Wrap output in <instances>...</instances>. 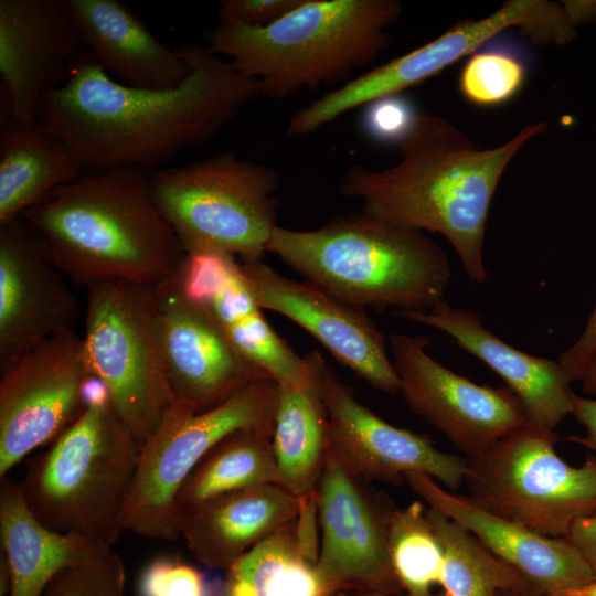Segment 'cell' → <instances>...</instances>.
<instances>
[{"instance_id": "6da1fadb", "label": "cell", "mask_w": 596, "mask_h": 596, "mask_svg": "<svg viewBox=\"0 0 596 596\" xmlns=\"http://www.w3.org/2000/svg\"><path fill=\"white\" fill-rule=\"evenodd\" d=\"M179 49L190 73L169 89L124 85L86 51L70 79L45 93L35 124L67 147L82 171L161 169L215 138L260 96L258 82L230 61L195 44Z\"/></svg>"}, {"instance_id": "7a4b0ae2", "label": "cell", "mask_w": 596, "mask_h": 596, "mask_svg": "<svg viewBox=\"0 0 596 596\" xmlns=\"http://www.w3.org/2000/svg\"><path fill=\"white\" fill-rule=\"evenodd\" d=\"M546 128L545 121L533 123L505 142L480 149L447 119L419 115L397 143L396 164L383 170L352 164L339 190L359 200L368 217L443 235L469 279L481 284L488 278L482 247L498 183L518 151Z\"/></svg>"}, {"instance_id": "3957f363", "label": "cell", "mask_w": 596, "mask_h": 596, "mask_svg": "<svg viewBox=\"0 0 596 596\" xmlns=\"http://www.w3.org/2000/svg\"><path fill=\"white\" fill-rule=\"evenodd\" d=\"M149 177L130 167L86 172L22 216L72 283L87 288L120 279L156 287L187 254L152 200Z\"/></svg>"}, {"instance_id": "277c9868", "label": "cell", "mask_w": 596, "mask_h": 596, "mask_svg": "<svg viewBox=\"0 0 596 596\" xmlns=\"http://www.w3.org/2000/svg\"><path fill=\"white\" fill-rule=\"evenodd\" d=\"M296 273L359 307L422 312L445 300L451 280L445 251L424 232L368 217H334L321 227L277 226L267 245Z\"/></svg>"}, {"instance_id": "5b68a950", "label": "cell", "mask_w": 596, "mask_h": 596, "mask_svg": "<svg viewBox=\"0 0 596 596\" xmlns=\"http://www.w3.org/2000/svg\"><path fill=\"white\" fill-rule=\"evenodd\" d=\"M397 0H304L266 28L219 23L206 49L258 82L262 96L281 99L322 85H343L392 43Z\"/></svg>"}, {"instance_id": "8992f818", "label": "cell", "mask_w": 596, "mask_h": 596, "mask_svg": "<svg viewBox=\"0 0 596 596\" xmlns=\"http://www.w3.org/2000/svg\"><path fill=\"white\" fill-rule=\"evenodd\" d=\"M76 419L26 462L19 482L32 513L49 529L113 547L141 447L116 415L106 387L92 377Z\"/></svg>"}, {"instance_id": "52a82bcc", "label": "cell", "mask_w": 596, "mask_h": 596, "mask_svg": "<svg viewBox=\"0 0 596 596\" xmlns=\"http://www.w3.org/2000/svg\"><path fill=\"white\" fill-rule=\"evenodd\" d=\"M275 170L233 152L149 177L152 200L185 254L214 251L263 258L277 224Z\"/></svg>"}, {"instance_id": "ba28073f", "label": "cell", "mask_w": 596, "mask_h": 596, "mask_svg": "<svg viewBox=\"0 0 596 596\" xmlns=\"http://www.w3.org/2000/svg\"><path fill=\"white\" fill-rule=\"evenodd\" d=\"M86 289L83 339L91 373L106 387L116 415L142 448L173 404L155 289L120 279Z\"/></svg>"}, {"instance_id": "9c48e42d", "label": "cell", "mask_w": 596, "mask_h": 596, "mask_svg": "<svg viewBox=\"0 0 596 596\" xmlns=\"http://www.w3.org/2000/svg\"><path fill=\"white\" fill-rule=\"evenodd\" d=\"M555 432L529 423L467 458L469 498L485 510L550 538L596 514V456L578 467L555 449Z\"/></svg>"}, {"instance_id": "30bf717a", "label": "cell", "mask_w": 596, "mask_h": 596, "mask_svg": "<svg viewBox=\"0 0 596 596\" xmlns=\"http://www.w3.org/2000/svg\"><path fill=\"white\" fill-rule=\"evenodd\" d=\"M278 383L256 380L202 413L172 404L141 448L123 512V530L148 539L180 538L175 500L182 483L219 441L238 429L274 432Z\"/></svg>"}, {"instance_id": "8fae6325", "label": "cell", "mask_w": 596, "mask_h": 596, "mask_svg": "<svg viewBox=\"0 0 596 596\" xmlns=\"http://www.w3.org/2000/svg\"><path fill=\"white\" fill-rule=\"evenodd\" d=\"M576 26L565 2L508 0L486 18L456 24L430 42L322 95L297 110L286 131L289 136L312 134L354 108L400 95L471 55L505 30L519 29L535 44L563 45L575 38Z\"/></svg>"}, {"instance_id": "7c38bea8", "label": "cell", "mask_w": 596, "mask_h": 596, "mask_svg": "<svg viewBox=\"0 0 596 596\" xmlns=\"http://www.w3.org/2000/svg\"><path fill=\"white\" fill-rule=\"evenodd\" d=\"M93 377L84 339L60 332L0 370V477L81 414Z\"/></svg>"}, {"instance_id": "4fadbf2b", "label": "cell", "mask_w": 596, "mask_h": 596, "mask_svg": "<svg viewBox=\"0 0 596 596\" xmlns=\"http://www.w3.org/2000/svg\"><path fill=\"white\" fill-rule=\"evenodd\" d=\"M426 336L392 333V361L407 406L467 458L524 426L526 413L507 386L477 384L432 358Z\"/></svg>"}, {"instance_id": "5bb4252c", "label": "cell", "mask_w": 596, "mask_h": 596, "mask_svg": "<svg viewBox=\"0 0 596 596\" xmlns=\"http://www.w3.org/2000/svg\"><path fill=\"white\" fill-rule=\"evenodd\" d=\"M328 456L316 492L321 533L317 567L336 592L404 593L387 549V521L393 507L382 502Z\"/></svg>"}, {"instance_id": "9a60e30c", "label": "cell", "mask_w": 596, "mask_h": 596, "mask_svg": "<svg viewBox=\"0 0 596 596\" xmlns=\"http://www.w3.org/2000/svg\"><path fill=\"white\" fill-rule=\"evenodd\" d=\"M321 395L328 414V448L353 477L398 485L422 472L455 491L465 482L467 458L438 449L425 435L391 425L360 403L326 362Z\"/></svg>"}, {"instance_id": "2e32d148", "label": "cell", "mask_w": 596, "mask_h": 596, "mask_svg": "<svg viewBox=\"0 0 596 596\" xmlns=\"http://www.w3.org/2000/svg\"><path fill=\"white\" fill-rule=\"evenodd\" d=\"M245 280L264 310L278 312L319 341L342 365L385 394L400 380L384 337L364 309L349 305L308 281L277 273L263 258L241 259Z\"/></svg>"}, {"instance_id": "e0dca14e", "label": "cell", "mask_w": 596, "mask_h": 596, "mask_svg": "<svg viewBox=\"0 0 596 596\" xmlns=\"http://www.w3.org/2000/svg\"><path fill=\"white\" fill-rule=\"evenodd\" d=\"M175 274L153 287L167 379L173 404L202 413L270 376L248 361L209 312L183 292Z\"/></svg>"}, {"instance_id": "ac0fdd59", "label": "cell", "mask_w": 596, "mask_h": 596, "mask_svg": "<svg viewBox=\"0 0 596 596\" xmlns=\"http://www.w3.org/2000/svg\"><path fill=\"white\" fill-rule=\"evenodd\" d=\"M67 280L29 221L0 225V370L73 328L78 302Z\"/></svg>"}, {"instance_id": "d6986e66", "label": "cell", "mask_w": 596, "mask_h": 596, "mask_svg": "<svg viewBox=\"0 0 596 596\" xmlns=\"http://www.w3.org/2000/svg\"><path fill=\"white\" fill-rule=\"evenodd\" d=\"M85 53L68 0H0V74L10 120L33 126L45 93L62 87Z\"/></svg>"}, {"instance_id": "ffe728a7", "label": "cell", "mask_w": 596, "mask_h": 596, "mask_svg": "<svg viewBox=\"0 0 596 596\" xmlns=\"http://www.w3.org/2000/svg\"><path fill=\"white\" fill-rule=\"evenodd\" d=\"M175 278L235 348L278 384L304 386L310 382L309 361L267 322L235 256L214 251L187 254Z\"/></svg>"}, {"instance_id": "44dd1931", "label": "cell", "mask_w": 596, "mask_h": 596, "mask_svg": "<svg viewBox=\"0 0 596 596\" xmlns=\"http://www.w3.org/2000/svg\"><path fill=\"white\" fill-rule=\"evenodd\" d=\"M428 505L465 526L539 592L553 596L595 581L579 551L565 538H550L493 514L422 472L404 476Z\"/></svg>"}, {"instance_id": "7402d4cb", "label": "cell", "mask_w": 596, "mask_h": 596, "mask_svg": "<svg viewBox=\"0 0 596 596\" xmlns=\"http://www.w3.org/2000/svg\"><path fill=\"white\" fill-rule=\"evenodd\" d=\"M394 315L445 332L490 368L520 400L529 424L554 432L572 415L575 393L558 360L534 356L513 348L487 329L476 311L453 307L445 299L427 311Z\"/></svg>"}, {"instance_id": "603a6c76", "label": "cell", "mask_w": 596, "mask_h": 596, "mask_svg": "<svg viewBox=\"0 0 596 596\" xmlns=\"http://www.w3.org/2000/svg\"><path fill=\"white\" fill-rule=\"evenodd\" d=\"M78 35L88 53L117 82L136 88L169 89L190 73L179 47L159 42L118 0H68Z\"/></svg>"}, {"instance_id": "cb8c5ba5", "label": "cell", "mask_w": 596, "mask_h": 596, "mask_svg": "<svg viewBox=\"0 0 596 596\" xmlns=\"http://www.w3.org/2000/svg\"><path fill=\"white\" fill-rule=\"evenodd\" d=\"M301 511L300 501L279 483L246 488L183 510L179 532L201 564L227 570L246 552Z\"/></svg>"}, {"instance_id": "d4e9b609", "label": "cell", "mask_w": 596, "mask_h": 596, "mask_svg": "<svg viewBox=\"0 0 596 596\" xmlns=\"http://www.w3.org/2000/svg\"><path fill=\"white\" fill-rule=\"evenodd\" d=\"M0 541L10 572L9 596H40L64 568L88 563L113 549L49 529L26 505L19 482L8 477L0 488Z\"/></svg>"}, {"instance_id": "484cf974", "label": "cell", "mask_w": 596, "mask_h": 596, "mask_svg": "<svg viewBox=\"0 0 596 596\" xmlns=\"http://www.w3.org/2000/svg\"><path fill=\"white\" fill-rule=\"evenodd\" d=\"M306 358L311 369L308 384H278L272 438L280 485L300 501L301 512L317 510V487L328 456V414L320 386L327 361L318 351Z\"/></svg>"}, {"instance_id": "4316f807", "label": "cell", "mask_w": 596, "mask_h": 596, "mask_svg": "<svg viewBox=\"0 0 596 596\" xmlns=\"http://www.w3.org/2000/svg\"><path fill=\"white\" fill-rule=\"evenodd\" d=\"M318 538L296 518L226 570L219 596H332L318 571Z\"/></svg>"}, {"instance_id": "83f0119b", "label": "cell", "mask_w": 596, "mask_h": 596, "mask_svg": "<svg viewBox=\"0 0 596 596\" xmlns=\"http://www.w3.org/2000/svg\"><path fill=\"white\" fill-rule=\"evenodd\" d=\"M67 147L36 124H1L0 225L44 201L50 193L81 175Z\"/></svg>"}, {"instance_id": "f1b7e54d", "label": "cell", "mask_w": 596, "mask_h": 596, "mask_svg": "<svg viewBox=\"0 0 596 596\" xmlns=\"http://www.w3.org/2000/svg\"><path fill=\"white\" fill-rule=\"evenodd\" d=\"M273 433L238 429L219 441L199 461L177 494L178 519L189 508L222 494L279 483Z\"/></svg>"}, {"instance_id": "f546056e", "label": "cell", "mask_w": 596, "mask_h": 596, "mask_svg": "<svg viewBox=\"0 0 596 596\" xmlns=\"http://www.w3.org/2000/svg\"><path fill=\"white\" fill-rule=\"evenodd\" d=\"M426 515L443 547L439 585L447 596H498L502 590H538L465 526L430 507Z\"/></svg>"}, {"instance_id": "4dcf8cb0", "label": "cell", "mask_w": 596, "mask_h": 596, "mask_svg": "<svg viewBox=\"0 0 596 596\" xmlns=\"http://www.w3.org/2000/svg\"><path fill=\"white\" fill-rule=\"evenodd\" d=\"M387 549L404 593L427 595L440 584L443 547L421 501L393 507L387 521Z\"/></svg>"}, {"instance_id": "1f68e13d", "label": "cell", "mask_w": 596, "mask_h": 596, "mask_svg": "<svg viewBox=\"0 0 596 596\" xmlns=\"http://www.w3.org/2000/svg\"><path fill=\"white\" fill-rule=\"evenodd\" d=\"M522 60L509 50L473 52L459 76V92L471 104L496 106L509 102L525 81Z\"/></svg>"}, {"instance_id": "d6a6232c", "label": "cell", "mask_w": 596, "mask_h": 596, "mask_svg": "<svg viewBox=\"0 0 596 596\" xmlns=\"http://www.w3.org/2000/svg\"><path fill=\"white\" fill-rule=\"evenodd\" d=\"M125 566L111 549L88 563L64 568L40 596H125Z\"/></svg>"}, {"instance_id": "836d02e7", "label": "cell", "mask_w": 596, "mask_h": 596, "mask_svg": "<svg viewBox=\"0 0 596 596\" xmlns=\"http://www.w3.org/2000/svg\"><path fill=\"white\" fill-rule=\"evenodd\" d=\"M139 596H213L205 575L178 557H158L143 570Z\"/></svg>"}, {"instance_id": "e575fe53", "label": "cell", "mask_w": 596, "mask_h": 596, "mask_svg": "<svg viewBox=\"0 0 596 596\" xmlns=\"http://www.w3.org/2000/svg\"><path fill=\"white\" fill-rule=\"evenodd\" d=\"M364 107L362 126L365 134L377 142L396 146L419 116L414 104L401 94L377 98Z\"/></svg>"}, {"instance_id": "d590c367", "label": "cell", "mask_w": 596, "mask_h": 596, "mask_svg": "<svg viewBox=\"0 0 596 596\" xmlns=\"http://www.w3.org/2000/svg\"><path fill=\"white\" fill-rule=\"evenodd\" d=\"M304 0H224L219 23L260 29L272 25L291 12Z\"/></svg>"}, {"instance_id": "8d00e7d4", "label": "cell", "mask_w": 596, "mask_h": 596, "mask_svg": "<svg viewBox=\"0 0 596 596\" xmlns=\"http://www.w3.org/2000/svg\"><path fill=\"white\" fill-rule=\"evenodd\" d=\"M596 355V302L578 339L558 358L572 381H581Z\"/></svg>"}, {"instance_id": "74e56055", "label": "cell", "mask_w": 596, "mask_h": 596, "mask_svg": "<svg viewBox=\"0 0 596 596\" xmlns=\"http://www.w3.org/2000/svg\"><path fill=\"white\" fill-rule=\"evenodd\" d=\"M565 539L579 551L596 579V514L578 520Z\"/></svg>"}, {"instance_id": "f35d334b", "label": "cell", "mask_w": 596, "mask_h": 596, "mask_svg": "<svg viewBox=\"0 0 596 596\" xmlns=\"http://www.w3.org/2000/svg\"><path fill=\"white\" fill-rule=\"evenodd\" d=\"M572 415L585 428L586 434L585 436H571L568 439L596 454V400L574 394Z\"/></svg>"}, {"instance_id": "ab89813d", "label": "cell", "mask_w": 596, "mask_h": 596, "mask_svg": "<svg viewBox=\"0 0 596 596\" xmlns=\"http://www.w3.org/2000/svg\"><path fill=\"white\" fill-rule=\"evenodd\" d=\"M583 391L586 394H596V355L582 377Z\"/></svg>"}, {"instance_id": "60d3db41", "label": "cell", "mask_w": 596, "mask_h": 596, "mask_svg": "<svg viewBox=\"0 0 596 596\" xmlns=\"http://www.w3.org/2000/svg\"><path fill=\"white\" fill-rule=\"evenodd\" d=\"M553 596H596V579L585 585L560 592Z\"/></svg>"}, {"instance_id": "b9f144b4", "label": "cell", "mask_w": 596, "mask_h": 596, "mask_svg": "<svg viewBox=\"0 0 596 596\" xmlns=\"http://www.w3.org/2000/svg\"><path fill=\"white\" fill-rule=\"evenodd\" d=\"M498 596H547L539 590L519 592V590H502Z\"/></svg>"}, {"instance_id": "7bdbcfd3", "label": "cell", "mask_w": 596, "mask_h": 596, "mask_svg": "<svg viewBox=\"0 0 596 596\" xmlns=\"http://www.w3.org/2000/svg\"><path fill=\"white\" fill-rule=\"evenodd\" d=\"M353 596H415V595H411V594H401V595H387V594H382V593H362V594H353ZM422 596H447L444 592H439V593H429L427 595H422Z\"/></svg>"}, {"instance_id": "ee69618b", "label": "cell", "mask_w": 596, "mask_h": 596, "mask_svg": "<svg viewBox=\"0 0 596 596\" xmlns=\"http://www.w3.org/2000/svg\"><path fill=\"white\" fill-rule=\"evenodd\" d=\"M332 596H353V595L350 593L339 592V593L333 594Z\"/></svg>"}]
</instances>
